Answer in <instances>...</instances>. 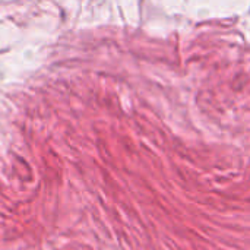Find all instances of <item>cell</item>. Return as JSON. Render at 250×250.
<instances>
[]
</instances>
